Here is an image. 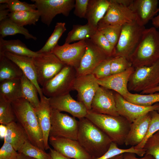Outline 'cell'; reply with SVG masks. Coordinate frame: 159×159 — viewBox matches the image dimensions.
Here are the masks:
<instances>
[{
	"label": "cell",
	"mask_w": 159,
	"mask_h": 159,
	"mask_svg": "<svg viewBox=\"0 0 159 159\" xmlns=\"http://www.w3.org/2000/svg\"><path fill=\"white\" fill-rule=\"evenodd\" d=\"M78 122L77 140L94 159L102 156L112 142L110 139L86 117Z\"/></svg>",
	"instance_id": "6da1fadb"
},
{
	"label": "cell",
	"mask_w": 159,
	"mask_h": 159,
	"mask_svg": "<svg viewBox=\"0 0 159 159\" xmlns=\"http://www.w3.org/2000/svg\"><path fill=\"white\" fill-rule=\"evenodd\" d=\"M11 103L16 120L26 133L29 141L45 151L42 132L33 107L22 97Z\"/></svg>",
	"instance_id": "7a4b0ae2"
},
{
	"label": "cell",
	"mask_w": 159,
	"mask_h": 159,
	"mask_svg": "<svg viewBox=\"0 0 159 159\" xmlns=\"http://www.w3.org/2000/svg\"><path fill=\"white\" fill-rule=\"evenodd\" d=\"M85 117L99 127L112 142L122 145L125 144L130 130L131 123L120 116H113L87 111Z\"/></svg>",
	"instance_id": "3957f363"
},
{
	"label": "cell",
	"mask_w": 159,
	"mask_h": 159,
	"mask_svg": "<svg viewBox=\"0 0 159 159\" xmlns=\"http://www.w3.org/2000/svg\"><path fill=\"white\" fill-rule=\"evenodd\" d=\"M159 59V31L152 27L145 29L129 60L135 68L152 65Z\"/></svg>",
	"instance_id": "277c9868"
},
{
	"label": "cell",
	"mask_w": 159,
	"mask_h": 159,
	"mask_svg": "<svg viewBox=\"0 0 159 159\" xmlns=\"http://www.w3.org/2000/svg\"><path fill=\"white\" fill-rule=\"evenodd\" d=\"M145 29V26L139 24L136 19L123 25L115 47L114 57L122 56L129 60L140 42Z\"/></svg>",
	"instance_id": "5b68a950"
},
{
	"label": "cell",
	"mask_w": 159,
	"mask_h": 159,
	"mask_svg": "<svg viewBox=\"0 0 159 159\" xmlns=\"http://www.w3.org/2000/svg\"><path fill=\"white\" fill-rule=\"evenodd\" d=\"M159 84V59L152 65L135 68L128 82V90L143 92L153 89Z\"/></svg>",
	"instance_id": "8992f818"
},
{
	"label": "cell",
	"mask_w": 159,
	"mask_h": 159,
	"mask_svg": "<svg viewBox=\"0 0 159 159\" xmlns=\"http://www.w3.org/2000/svg\"><path fill=\"white\" fill-rule=\"evenodd\" d=\"M76 70L67 65L54 77L42 86L43 93L49 97H58L69 93L74 90L76 77Z\"/></svg>",
	"instance_id": "52a82bcc"
},
{
	"label": "cell",
	"mask_w": 159,
	"mask_h": 159,
	"mask_svg": "<svg viewBox=\"0 0 159 159\" xmlns=\"http://www.w3.org/2000/svg\"><path fill=\"white\" fill-rule=\"evenodd\" d=\"M49 137L63 138L77 140L78 120L75 117L52 108Z\"/></svg>",
	"instance_id": "ba28073f"
},
{
	"label": "cell",
	"mask_w": 159,
	"mask_h": 159,
	"mask_svg": "<svg viewBox=\"0 0 159 159\" xmlns=\"http://www.w3.org/2000/svg\"><path fill=\"white\" fill-rule=\"evenodd\" d=\"M33 58L39 85L43 86L56 76L66 65L52 52L41 53Z\"/></svg>",
	"instance_id": "9c48e42d"
},
{
	"label": "cell",
	"mask_w": 159,
	"mask_h": 159,
	"mask_svg": "<svg viewBox=\"0 0 159 159\" xmlns=\"http://www.w3.org/2000/svg\"><path fill=\"white\" fill-rule=\"evenodd\" d=\"M40 14L42 22L49 26L58 14L68 16L74 8L75 0H32Z\"/></svg>",
	"instance_id": "30bf717a"
},
{
	"label": "cell",
	"mask_w": 159,
	"mask_h": 159,
	"mask_svg": "<svg viewBox=\"0 0 159 159\" xmlns=\"http://www.w3.org/2000/svg\"><path fill=\"white\" fill-rule=\"evenodd\" d=\"M87 45L86 40L72 44L64 43L61 46L57 44L52 52L65 65L72 66L76 70L79 67Z\"/></svg>",
	"instance_id": "8fae6325"
},
{
	"label": "cell",
	"mask_w": 159,
	"mask_h": 159,
	"mask_svg": "<svg viewBox=\"0 0 159 159\" xmlns=\"http://www.w3.org/2000/svg\"><path fill=\"white\" fill-rule=\"evenodd\" d=\"M109 1L108 9L98 23L97 29L109 25L122 26L136 20L135 14L128 7L118 4L115 0Z\"/></svg>",
	"instance_id": "7c38bea8"
},
{
	"label": "cell",
	"mask_w": 159,
	"mask_h": 159,
	"mask_svg": "<svg viewBox=\"0 0 159 159\" xmlns=\"http://www.w3.org/2000/svg\"><path fill=\"white\" fill-rule=\"evenodd\" d=\"M86 40L87 46L76 70V76L92 74L94 69L109 57L90 39Z\"/></svg>",
	"instance_id": "4fadbf2b"
},
{
	"label": "cell",
	"mask_w": 159,
	"mask_h": 159,
	"mask_svg": "<svg viewBox=\"0 0 159 159\" xmlns=\"http://www.w3.org/2000/svg\"><path fill=\"white\" fill-rule=\"evenodd\" d=\"M49 142L53 149L63 155L73 159H94L77 140L49 137Z\"/></svg>",
	"instance_id": "5bb4252c"
},
{
	"label": "cell",
	"mask_w": 159,
	"mask_h": 159,
	"mask_svg": "<svg viewBox=\"0 0 159 159\" xmlns=\"http://www.w3.org/2000/svg\"><path fill=\"white\" fill-rule=\"evenodd\" d=\"M100 86L97 79L92 74L76 77L74 90L78 93V101L83 104L87 111L91 110V104L94 95Z\"/></svg>",
	"instance_id": "9a60e30c"
},
{
	"label": "cell",
	"mask_w": 159,
	"mask_h": 159,
	"mask_svg": "<svg viewBox=\"0 0 159 159\" xmlns=\"http://www.w3.org/2000/svg\"><path fill=\"white\" fill-rule=\"evenodd\" d=\"M116 106L119 115L131 123L139 117L153 111H159V103L153 105L144 107L130 103L117 92L113 91Z\"/></svg>",
	"instance_id": "2e32d148"
},
{
	"label": "cell",
	"mask_w": 159,
	"mask_h": 159,
	"mask_svg": "<svg viewBox=\"0 0 159 159\" xmlns=\"http://www.w3.org/2000/svg\"><path fill=\"white\" fill-rule=\"evenodd\" d=\"M52 108L60 112H67L79 119L85 117L87 110L81 102L74 100L69 93L60 96L49 97Z\"/></svg>",
	"instance_id": "e0dca14e"
},
{
	"label": "cell",
	"mask_w": 159,
	"mask_h": 159,
	"mask_svg": "<svg viewBox=\"0 0 159 159\" xmlns=\"http://www.w3.org/2000/svg\"><path fill=\"white\" fill-rule=\"evenodd\" d=\"M91 110L97 113L119 115L116 106L113 91L100 86L92 100Z\"/></svg>",
	"instance_id": "ac0fdd59"
},
{
	"label": "cell",
	"mask_w": 159,
	"mask_h": 159,
	"mask_svg": "<svg viewBox=\"0 0 159 159\" xmlns=\"http://www.w3.org/2000/svg\"><path fill=\"white\" fill-rule=\"evenodd\" d=\"M135 69L132 66L122 73L97 79V82L100 86L115 91L124 97L130 92L128 84Z\"/></svg>",
	"instance_id": "d6986e66"
},
{
	"label": "cell",
	"mask_w": 159,
	"mask_h": 159,
	"mask_svg": "<svg viewBox=\"0 0 159 159\" xmlns=\"http://www.w3.org/2000/svg\"><path fill=\"white\" fill-rule=\"evenodd\" d=\"M40 100L39 106L34 108V109L42 132L44 149L47 150L50 148L49 144V139L51 125L52 108L49 98L43 95L40 98Z\"/></svg>",
	"instance_id": "ffe728a7"
},
{
	"label": "cell",
	"mask_w": 159,
	"mask_h": 159,
	"mask_svg": "<svg viewBox=\"0 0 159 159\" xmlns=\"http://www.w3.org/2000/svg\"><path fill=\"white\" fill-rule=\"evenodd\" d=\"M150 120L151 116L149 112L132 122L125 141V145L135 146L140 143L147 133Z\"/></svg>",
	"instance_id": "44dd1931"
},
{
	"label": "cell",
	"mask_w": 159,
	"mask_h": 159,
	"mask_svg": "<svg viewBox=\"0 0 159 159\" xmlns=\"http://www.w3.org/2000/svg\"><path fill=\"white\" fill-rule=\"evenodd\" d=\"M158 3V0H133L129 8L135 14L137 21L145 26L156 15Z\"/></svg>",
	"instance_id": "7402d4cb"
},
{
	"label": "cell",
	"mask_w": 159,
	"mask_h": 159,
	"mask_svg": "<svg viewBox=\"0 0 159 159\" xmlns=\"http://www.w3.org/2000/svg\"><path fill=\"white\" fill-rule=\"evenodd\" d=\"M15 63L21 69L25 76L36 87L40 98L44 95L42 88L37 81V74L33 58L6 52L4 54Z\"/></svg>",
	"instance_id": "603a6c76"
},
{
	"label": "cell",
	"mask_w": 159,
	"mask_h": 159,
	"mask_svg": "<svg viewBox=\"0 0 159 159\" xmlns=\"http://www.w3.org/2000/svg\"><path fill=\"white\" fill-rule=\"evenodd\" d=\"M110 5L107 0H89L85 19L87 23L97 29L98 24L105 15Z\"/></svg>",
	"instance_id": "cb8c5ba5"
},
{
	"label": "cell",
	"mask_w": 159,
	"mask_h": 159,
	"mask_svg": "<svg viewBox=\"0 0 159 159\" xmlns=\"http://www.w3.org/2000/svg\"><path fill=\"white\" fill-rule=\"evenodd\" d=\"M6 125L7 131L4 142L10 144L18 152L25 142L29 140L28 136L24 129L15 121Z\"/></svg>",
	"instance_id": "d4e9b609"
},
{
	"label": "cell",
	"mask_w": 159,
	"mask_h": 159,
	"mask_svg": "<svg viewBox=\"0 0 159 159\" xmlns=\"http://www.w3.org/2000/svg\"><path fill=\"white\" fill-rule=\"evenodd\" d=\"M6 52L32 58L38 57L41 54L30 50L18 39L6 40L0 37V55H3Z\"/></svg>",
	"instance_id": "484cf974"
},
{
	"label": "cell",
	"mask_w": 159,
	"mask_h": 159,
	"mask_svg": "<svg viewBox=\"0 0 159 159\" xmlns=\"http://www.w3.org/2000/svg\"><path fill=\"white\" fill-rule=\"evenodd\" d=\"M0 83V97L11 103L22 97L20 79L3 81Z\"/></svg>",
	"instance_id": "4316f807"
},
{
	"label": "cell",
	"mask_w": 159,
	"mask_h": 159,
	"mask_svg": "<svg viewBox=\"0 0 159 159\" xmlns=\"http://www.w3.org/2000/svg\"><path fill=\"white\" fill-rule=\"evenodd\" d=\"M23 74L15 63L4 55H0V82L6 80L20 79Z\"/></svg>",
	"instance_id": "83f0119b"
},
{
	"label": "cell",
	"mask_w": 159,
	"mask_h": 159,
	"mask_svg": "<svg viewBox=\"0 0 159 159\" xmlns=\"http://www.w3.org/2000/svg\"><path fill=\"white\" fill-rule=\"evenodd\" d=\"M17 34L23 35L27 39H37V37L30 34L27 29L16 24L9 17L0 21V37L3 38L7 36Z\"/></svg>",
	"instance_id": "f1b7e54d"
},
{
	"label": "cell",
	"mask_w": 159,
	"mask_h": 159,
	"mask_svg": "<svg viewBox=\"0 0 159 159\" xmlns=\"http://www.w3.org/2000/svg\"><path fill=\"white\" fill-rule=\"evenodd\" d=\"M97 30L87 23L84 25H74L72 29L68 33L64 43L70 44L74 41L90 39Z\"/></svg>",
	"instance_id": "f546056e"
},
{
	"label": "cell",
	"mask_w": 159,
	"mask_h": 159,
	"mask_svg": "<svg viewBox=\"0 0 159 159\" xmlns=\"http://www.w3.org/2000/svg\"><path fill=\"white\" fill-rule=\"evenodd\" d=\"M22 97L27 100L33 108L39 105L40 100L38 96V91L33 83L23 74L20 78Z\"/></svg>",
	"instance_id": "4dcf8cb0"
},
{
	"label": "cell",
	"mask_w": 159,
	"mask_h": 159,
	"mask_svg": "<svg viewBox=\"0 0 159 159\" xmlns=\"http://www.w3.org/2000/svg\"><path fill=\"white\" fill-rule=\"evenodd\" d=\"M8 17L13 22L22 26L36 25L40 18V14L37 10L21 12H10Z\"/></svg>",
	"instance_id": "1f68e13d"
},
{
	"label": "cell",
	"mask_w": 159,
	"mask_h": 159,
	"mask_svg": "<svg viewBox=\"0 0 159 159\" xmlns=\"http://www.w3.org/2000/svg\"><path fill=\"white\" fill-rule=\"evenodd\" d=\"M123 97L130 103L142 106H150L159 102V93L156 92L143 95L129 92Z\"/></svg>",
	"instance_id": "d6a6232c"
},
{
	"label": "cell",
	"mask_w": 159,
	"mask_h": 159,
	"mask_svg": "<svg viewBox=\"0 0 159 159\" xmlns=\"http://www.w3.org/2000/svg\"><path fill=\"white\" fill-rule=\"evenodd\" d=\"M65 22H59L56 24L52 34L43 47L37 52L39 53L52 52L58 44V41L66 30Z\"/></svg>",
	"instance_id": "836d02e7"
},
{
	"label": "cell",
	"mask_w": 159,
	"mask_h": 159,
	"mask_svg": "<svg viewBox=\"0 0 159 159\" xmlns=\"http://www.w3.org/2000/svg\"><path fill=\"white\" fill-rule=\"evenodd\" d=\"M117 145L112 142L107 151L102 156L95 159H109L125 153H134L140 157L143 156L145 153V150L144 148L137 149L132 146L128 149H123L119 148Z\"/></svg>",
	"instance_id": "e575fe53"
},
{
	"label": "cell",
	"mask_w": 159,
	"mask_h": 159,
	"mask_svg": "<svg viewBox=\"0 0 159 159\" xmlns=\"http://www.w3.org/2000/svg\"><path fill=\"white\" fill-rule=\"evenodd\" d=\"M90 39L108 57H114L115 47L109 42L101 32L97 30Z\"/></svg>",
	"instance_id": "d590c367"
},
{
	"label": "cell",
	"mask_w": 159,
	"mask_h": 159,
	"mask_svg": "<svg viewBox=\"0 0 159 159\" xmlns=\"http://www.w3.org/2000/svg\"><path fill=\"white\" fill-rule=\"evenodd\" d=\"M18 152L35 159H51L49 153L33 145L29 140L25 142Z\"/></svg>",
	"instance_id": "8d00e7d4"
},
{
	"label": "cell",
	"mask_w": 159,
	"mask_h": 159,
	"mask_svg": "<svg viewBox=\"0 0 159 159\" xmlns=\"http://www.w3.org/2000/svg\"><path fill=\"white\" fill-rule=\"evenodd\" d=\"M16 120L11 103L0 97V123L6 125Z\"/></svg>",
	"instance_id": "74e56055"
},
{
	"label": "cell",
	"mask_w": 159,
	"mask_h": 159,
	"mask_svg": "<svg viewBox=\"0 0 159 159\" xmlns=\"http://www.w3.org/2000/svg\"><path fill=\"white\" fill-rule=\"evenodd\" d=\"M122 26L112 25L107 26L97 30L101 32L109 42L115 47L119 40Z\"/></svg>",
	"instance_id": "f35d334b"
},
{
	"label": "cell",
	"mask_w": 159,
	"mask_h": 159,
	"mask_svg": "<svg viewBox=\"0 0 159 159\" xmlns=\"http://www.w3.org/2000/svg\"><path fill=\"white\" fill-rule=\"evenodd\" d=\"M144 148L145 155H151L155 159H159V130L148 138Z\"/></svg>",
	"instance_id": "ab89813d"
},
{
	"label": "cell",
	"mask_w": 159,
	"mask_h": 159,
	"mask_svg": "<svg viewBox=\"0 0 159 159\" xmlns=\"http://www.w3.org/2000/svg\"><path fill=\"white\" fill-rule=\"evenodd\" d=\"M6 3L10 12L36 10L34 4H29L18 0H0V4Z\"/></svg>",
	"instance_id": "60d3db41"
},
{
	"label": "cell",
	"mask_w": 159,
	"mask_h": 159,
	"mask_svg": "<svg viewBox=\"0 0 159 159\" xmlns=\"http://www.w3.org/2000/svg\"><path fill=\"white\" fill-rule=\"evenodd\" d=\"M151 120L147 133L143 141L138 145L134 146L137 149L144 148L145 143L148 138L159 130V113L156 111L150 112Z\"/></svg>",
	"instance_id": "b9f144b4"
},
{
	"label": "cell",
	"mask_w": 159,
	"mask_h": 159,
	"mask_svg": "<svg viewBox=\"0 0 159 159\" xmlns=\"http://www.w3.org/2000/svg\"><path fill=\"white\" fill-rule=\"evenodd\" d=\"M130 61L122 56L114 57L111 64V75L122 73L132 67Z\"/></svg>",
	"instance_id": "7bdbcfd3"
},
{
	"label": "cell",
	"mask_w": 159,
	"mask_h": 159,
	"mask_svg": "<svg viewBox=\"0 0 159 159\" xmlns=\"http://www.w3.org/2000/svg\"><path fill=\"white\" fill-rule=\"evenodd\" d=\"M113 57H109L100 63L93 70L92 74L99 79L111 75V64Z\"/></svg>",
	"instance_id": "ee69618b"
},
{
	"label": "cell",
	"mask_w": 159,
	"mask_h": 159,
	"mask_svg": "<svg viewBox=\"0 0 159 159\" xmlns=\"http://www.w3.org/2000/svg\"><path fill=\"white\" fill-rule=\"evenodd\" d=\"M18 153L10 144L4 142L0 149V159H15Z\"/></svg>",
	"instance_id": "f6af8a7d"
},
{
	"label": "cell",
	"mask_w": 159,
	"mask_h": 159,
	"mask_svg": "<svg viewBox=\"0 0 159 159\" xmlns=\"http://www.w3.org/2000/svg\"><path fill=\"white\" fill-rule=\"evenodd\" d=\"M89 0H75L74 14L80 18H85Z\"/></svg>",
	"instance_id": "bcb514c9"
},
{
	"label": "cell",
	"mask_w": 159,
	"mask_h": 159,
	"mask_svg": "<svg viewBox=\"0 0 159 159\" xmlns=\"http://www.w3.org/2000/svg\"><path fill=\"white\" fill-rule=\"evenodd\" d=\"M123 159H155L152 155H145L144 156L140 158L136 157V154L132 153H125L123 154Z\"/></svg>",
	"instance_id": "7dc6e473"
},
{
	"label": "cell",
	"mask_w": 159,
	"mask_h": 159,
	"mask_svg": "<svg viewBox=\"0 0 159 159\" xmlns=\"http://www.w3.org/2000/svg\"><path fill=\"white\" fill-rule=\"evenodd\" d=\"M49 154L51 159H72L60 153L53 149H49Z\"/></svg>",
	"instance_id": "c3c4849f"
},
{
	"label": "cell",
	"mask_w": 159,
	"mask_h": 159,
	"mask_svg": "<svg viewBox=\"0 0 159 159\" xmlns=\"http://www.w3.org/2000/svg\"><path fill=\"white\" fill-rule=\"evenodd\" d=\"M10 12L8 9L0 10V21L8 18Z\"/></svg>",
	"instance_id": "681fc988"
},
{
	"label": "cell",
	"mask_w": 159,
	"mask_h": 159,
	"mask_svg": "<svg viewBox=\"0 0 159 159\" xmlns=\"http://www.w3.org/2000/svg\"><path fill=\"white\" fill-rule=\"evenodd\" d=\"M133 0H115L118 4L128 7L132 3Z\"/></svg>",
	"instance_id": "f907efd6"
},
{
	"label": "cell",
	"mask_w": 159,
	"mask_h": 159,
	"mask_svg": "<svg viewBox=\"0 0 159 159\" xmlns=\"http://www.w3.org/2000/svg\"><path fill=\"white\" fill-rule=\"evenodd\" d=\"M7 131V127L6 125L1 124L0 125V137L1 138H4Z\"/></svg>",
	"instance_id": "816d5d0a"
},
{
	"label": "cell",
	"mask_w": 159,
	"mask_h": 159,
	"mask_svg": "<svg viewBox=\"0 0 159 159\" xmlns=\"http://www.w3.org/2000/svg\"><path fill=\"white\" fill-rule=\"evenodd\" d=\"M159 91V84L156 87L150 89L146 91L142 92L141 93L142 94H151L155 93Z\"/></svg>",
	"instance_id": "f5cc1de1"
},
{
	"label": "cell",
	"mask_w": 159,
	"mask_h": 159,
	"mask_svg": "<svg viewBox=\"0 0 159 159\" xmlns=\"http://www.w3.org/2000/svg\"><path fill=\"white\" fill-rule=\"evenodd\" d=\"M152 24L154 27L158 28L159 27V14L158 15L154 17L152 20Z\"/></svg>",
	"instance_id": "db71d44e"
},
{
	"label": "cell",
	"mask_w": 159,
	"mask_h": 159,
	"mask_svg": "<svg viewBox=\"0 0 159 159\" xmlns=\"http://www.w3.org/2000/svg\"><path fill=\"white\" fill-rule=\"evenodd\" d=\"M15 159H35L26 156L21 153H18V154L16 158Z\"/></svg>",
	"instance_id": "11a10c76"
},
{
	"label": "cell",
	"mask_w": 159,
	"mask_h": 159,
	"mask_svg": "<svg viewBox=\"0 0 159 159\" xmlns=\"http://www.w3.org/2000/svg\"><path fill=\"white\" fill-rule=\"evenodd\" d=\"M109 159H123V154L118 155Z\"/></svg>",
	"instance_id": "9f6ffc18"
},
{
	"label": "cell",
	"mask_w": 159,
	"mask_h": 159,
	"mask_svg": "<svg viewBox=\"0 0 159 159\" xmlns=\"http://www.w3.org/2000/svg\"><path fill=\"white\" fill-rule=\"evenodd\" d=\"M159 11V6L158 7L156 11V14Z\"/></svg>",
	"instance_id": "6f0895ef"
},
{
	"label": "cell",
	"mask_w": 159,
	"mask_h": 159,
	"mask_svg": "<svg viewBox=\"0 0 159 159\" xmlns=\"http://www.w3.org/2000/svg\"><path fill=\"white\" fill-rule=\"evenodd\" d=\"M158 113H159V111H158Z\"/></svg>",
	"instance_id": "680465c9"
}]
</instances>
